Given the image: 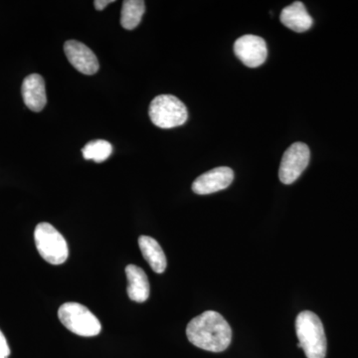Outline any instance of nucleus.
<instances>
[{
	"mask_svg": "<svg viewBox=\"0 0 358 358\" xmlns=\"http://www.w3.org/2000/svg\"><path fill=\"white\" fill-rule=\"evenodd\" d=\"M235 55L245 66L249 68L260 67L268 56L265 40L256 35H244L234 43Z\"/></svg>",
	"mask_w": 358,
	"mask_h": 358,
	"instance_id": "7",
	"label": "nucleus"
},
{
	"mask_svg": "<svg viewBox=\"0 0 358 358\" xmlns=\"http://www.w3.org/2000/svg\"><path fill=\"white\" fill-rule=\"evenodd\" d=\"M34 240L40 256L52 265L65 263L69 256L67 242L51 224L42 222L35 228Z\"/></svg>",
	"mask_w": 358,
	"mask_h": 358,
	"instance_id": "5",
	"label": "nucleus"
},
{
	"mask_svg": "<svg viewBox=\"0 0 358 358\" xmlns=\"http://www.w3.org/2000/svg\"><path fill=\"white\" fill-rule=\"evenodd\" d=\"M145 1L141 0H124L122 2L121 24L124 29L134 30L140 25L145 14Z\"/></svg>",
	"mask_w": 358,
	"mask_h": 358,
	"instance_id": "14",
	"label": "nucleus"
},
{
	"mask_svg": "<svg viewBox=\"0 0 358 358\" xmlns=\"http://www.w3.org/2000/svg\"><path fill=\"white\" fill-rule=\"evenodd\" d=\"M128 278V294L131 301L143 303L148 300L150 294V282L143 268L138 266L129 265L126 268Z\"/></svg>",
	"mask_w": 358,
	"mask_h": 358,
	"instance_id": "12",
	"label": "nucleus"
},
{
	"mask_svg": "<svg viewBox=\"0 0 358 358\" xmlns=\"http://www.w3.org/2000/svg\"><path fill=\"white\" fill-rule=\"evenodd\" d=\"M22 96L26 107L33 112H41L47 103L45 81L39 74H31L25 78L22 84Z\"/></svg>",
	"mask_w": 358,
	"mask_h": 358,
	"instance_id": "10",
	"label": "nucleus"
},
{
	"mask_svg": "<svg viewBox=\"0 0 358 358\" xmlns=\"http://www.w3.org/2000/svg\"><path fill=\"white\" fill-rule=\"evenodd\" d=\"M115 0H96L94 2V6L98 11H102L106 7L109 6L110 3H114Z\"/></svg>",
	"mask_w": 358,
	"mask_h": 358,
	"instance_id": "17",
	"label": "nucleus"
},
{
	"mask_svg": "<svg viewBox=\"0 0 358 358\" xmlns=\"http://www.w3.org/2000/svg\"><path fill=\"white\" fill-rule=\"evenodd\" d=\"M138 246L150 268L157 274H162L166 271L167 261L159 242L152 237L141 236L138 238Z\"/></svg>",
	"mask_w": 358,
	"mask_h": 358,
	"instance_id": "13",
	"label": "nucleus"
},
{
	"mask_svg": "<svg viewBox=\"0 0 358 358\" xmlns=\"http://www.w3.org/2000/svg\"><path fill=\"white\" fill-rule=\"evenodd\" d=\"M280 20L287 28L298 33L308 31L313 23L312 16L301 1H294L285 7L280 15Z\"/></svg>",
	"mask_w": 358,
	"mask_h": 358,
	"instance_id": "11",
	"label": "nucleus"
},
{
	"mask_svg": "<svg viewBox=\"0 0 358 358\" xmlns=\"http://www.w3.org/2000/svg\"><path fill=\"white\" fill-rule=\"evenodd\" d=\"M233 179L234 173L229 167H216L195 179L192 190L199 195L211 194L226 189L233 182Z\"/></svg>",
	"mask_w": 358,
	"mask_h": 358,
	"instance_id": "9",
	"label": "nucleus"
},
{
	"mask_svg": "<svg viewBox=\"0 0 358 358\" xmlns=\"http://www.w3.org/2000/svg\"><path fill=\"white\" fill-rule=\"evenodd\" d=\"M10 355V348L4 334L0 331V358H7Z\"/></svg>",
	"mask_w": 358,
	"mask_h": 358,
	"instance_id": "16",
	"label": "nucleus"
},
{
	"mask_svg": "<svg viewBox=\"0 0 358 358\" xmlns=\"http://www.w3.org/2000/svg\"><path fill=\"white\" fill-rule=\"evenodd\" d=\"M112 152V145L109 141L103 140L90 141L82 150V154H83L85 159L94 160L98 164L109 159Z\"/></svg>",
	"mask_w": 358,
	"mask_h": 358,
	"instance_id": "15",
	"label": "nucleus"
},
{
	"mask_svg": "<svg viewBox=\"0 0 358 358\" xmlns=\"http://www.w3.org/2000/svg\"><path fill=\"white\" fill-rule=\"evenodd\" d=\"M64 51L70 64L82 74L90 76L98 72L100 68L98 58L95 53L82 42L69 40L64 45Z\"/></svg>",
	"mask_w": 358,
	"mask_h": 358,
	"instance_id": "8",
	"label": "nucleus"
},
{
	"mask_svg": "<svg viewBox=\"0 0 358 358\" xmlns=\"http://www.w3.org/2000/svg\"><path fill=\"white\" fill-rule=\"evenodd\" d=\"M186 336L196 348L207 352H222L232 341V329L220 313L207 310L190 320Z\"/></svg>",
	"mask_w": 358,
	"mask_h": 358,
	"instance_id": "1",
	"label": "nucleus"
},
{
	"mask_svg": "<svg viewBox=\"0 0 358 358\" xmlns=\"http://www.w3.org/2000/svg\"><path fill=\"white\" fill-rule=\"evenodd\" d=\"M310 152L303 143H294L282 155L279 178L284 185H292L305 171L310 162Z\"/></svg>",
	"mask_w": 358,
	"mask_h": 358,
	"instance_id": "6",
	"label": "nucleus"
},
{
	"mask_svg": "<svg viewBox=\"0 0 358 358\" xmlns=\"http://www.w3.org/2000/svg\"><path fill=\"white\" fill-rule=\"evenodd\" d=\"M299 348H303L308 358H324L327 343L322 320L310 310L298 315L296 320Z\"/></svg>",
	"mask_w": 358,
	"mask_h": 358,
	"instance_id": "2",
	"label": "nucleus"
},
{
	"mask_svg": "<svg viewBox=\"0 0 358 358\" xmlns=\"http://www.w3.org/2000/svg\"><path fill=\"white\" fill-rule=\"evenodd\" d=\"M58 317L66 329L84 338L98 336L102 331L100 320L81 303H66L61 306Z\"/></svg>",
	"mask_w": 358,
	"mask_h": 358,
	"instance_id": "3",
	"label": "nucleus"
},
{
	"mask_svg": "<svg viewBox=\"0 0 358 358\" xmlns=\"http://www.w3.org/2000/svg\"><path fill=\"white\" fill-rule=\"evenodd\" d=\"M150 121L160 129H173L182 126L188 119L185 103L173 95L155 96L148 110Z\"/></svg>",
	"mask_w": 358,
	"mask_h": 358,
	"instance_id": "4",
	"label": "nucleus"
}]
</instances>
